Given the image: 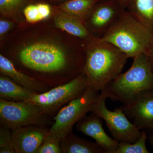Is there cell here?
Returning <instances> with one entry per match:
<instances>
[{"instance_id": "ac0fdd59", "label": "cell", "mask_w": 153, "mask_h": 153, "mask_svg": "<svg viewBox=\"0 0 153 153\" xmlns=\"http://www.w3.org/2000/svg\"><path fill=\"white\" fill-rule=\"evenodd\" d=\"M95 3L96 0H70L60 6V9L84 22Z\"/></svg>"}, {"instance_id": "5bb4252c", "label": "cell", "mask_w": 153, "mask_h": 153, "mask_svg": "<svg viewBox=\"0 0 153 153\" xmlns=\"http://www.w3.org/2000/svg\"><path fill=\"white\" fill-rule=\"evenodd\" d=\"M63 153H105L106 151L96 143L81 138L69 133L60 142Z\"/></svg>"}, {"instance_id": "277c9868", "label": "cell", "mask_w": 153, "mask_h": 153, "mask_svg": "<svg viewBox=\"0 0 153 153\" xmlns=\"http://www.w3.org/2000/svg\"><path fill=\"white\" fill-rule=\"evenodd\" d=\"M99 94L98 91L87 86L82 96L60 108L47 135L61 142L72 131L73 126L90 112L91 108Z\"/></svg>"}, {"instance_id": "9a60e30c", "label": "cell", "mask_w": 153, "mask_h": 153, "mask_svg": "<svg viewBox=\"0 0 153 153\" xmlns=\"http://www.w3.org/2000/svg\"><path fill=\"white\" fill-rule=\"evenodd\" d=\"M54 21L57 27L80 38H91L89 32L81 19L64 12L55 15Z\"/></svg>"}, {"instance_id": "ffe728a7", "label": "cell", "mask_w": 153, "mask_h": 153, "mask_svg": "<svg viewBox=\"0 0 153 153\" xmlns=\"http://www.w3.org/2000/svg\"><path fill=\"white\" fill-rule=\"evenodd\" d=\"M0 153H15L12 142L11 130L0 128Z\"/></svg>"}, {"instance_id": "52a82bcc", "label": "cell", "mask_w": 153, "mask_h": 153, "mask_svg": "<svg viewBox=\"0 0 153 153\" xmlns=\"http://www.w3.org/2000/svg\"><path fill=\"white\" fill-rule=\"evenodd\" d=\"M46 114L41 108L31 102L0 100V123L5 128L41 126L47 122Z\"/></svg>"}, {"instance_id": "cb8c5ba5", "label": "cell", "mask_w": 153, "mask_h": 153, "mask_svg": "<svg viewBox=\"0 0 153 153\" xmlns=\"http://www.w3.org/2000/svg\"><path fill=\"white\" fill-rule=\"evenodd\" d=\"M39 13L42 20L47 19L51 13L50 6L47 4H37Z\"/></svg>"}, {"instance_id": "d6986e66", "label": "cell", "mask_w": 153, "mask_h": 153, "mask_svg": "<svg viewBox=\"0 0 153 153\" xmlns=\"http://www.w3.org/2000/svg\"><path fill=\"white\" fill-rule=\"evenodd\" d=\"M147 140L146 132L142 131L139 139L135 143H119L117 149L113 153H149L146 146Z\"/></svg>"}, {"instance_id": "d4e9b609", "label": "cell", "mask_w": 153, "mask_h": 153, "mask_svg": "<svg viewBox=\"0 0 153 153\" xmlns=\"http://www.w3.org/2000/svg\"><path fill=\"white\" fill-rule=\"evenodd\" d=\"M11 24L7 21L1 20L0 21V35L3 36L8 31L11 27Z\"/></svg>"}, {"instance_id": "30bf717a", "label": "cell", "mask_w": 153, "mask_h": 153, "mask_svg": "<svg viewBox=\"0 0 153 153\" xmlns=\"http://www.w3.org/2000/svg\"><path fill=\"white\" fill-rule=\"evenodd\" d=\"M48 130L29 126L11 130L13 147L16 153H36Z\"/></svg>"}, {"instance_id": "7c38bea8", "label": "cell", "mask_w": 153, "mask_h": 153, "mask_svg": "<svg viewBox=\"0 0 153 153\" xmlns=\"http://www.w3.org/2000/svg\"><path fill=\"white\" fill-rule=\"evenodd\" d=\"M123 10L120 6L112 3L102 4L94 9L93 7L85 20L88 19L91 29L99 34L100 38Z\"/></svg>"}, {"instance_id": "44dd1931", "label": "cell", "mask_w": 153, "mask_h": 153, "mask_svg": "<svg viewBox=\"0 0 153 153\" xmlns=\"http://www.w3.org/2000/svg\"><path fill=\"white\" fill-rule=\"evenodd\" d=\"M60 142L52 137L46 136L36 153H61Z\"/></svg>"}, {"instance_id": "3957f363", "label": "cell", "mask_w": 153, "mask_h": 153, "mask_svg": "<svg viewBox=\"0 0 153 153\" xmlns=\"http://www.w3.org/2000/svg\"><path fill=\"white\" fill-rule=\"evenodd\" d=\"M153 88V68L149 57L142 54L133 58L128 70L121 73L105 87L108 98L123 104L133 100L146 91Z\"/></svg>"}, {"instance_id": "8fae6325", "label": "cell", "mask_w": 153, "mask_h": 153, "mask_svg": "<svg viewBox=\"0 0 153 153\" xmlns=\"http://www.w3.org/2000/svg\"><path fill=\"white\" fill-rule=\"evenodd\" d=\"M102 120L101 118L91 113L76 123V128L94 139L97 143L105 150V153H113L117 149L119 143L105 133L102 127Z\"/></svg>"}, {"instance_id": "4316f807", "label": "cell", "mask_w": 153, "mask_h": 153, "mask_svg": "<svg viewBox=\"0 0 153 153\" xmlns=\"http://www.w3.org/2000/svg\"><path fill=\"white\" fill-rule=\"evenodd\" d=\"M148 140L153 149V133L148 134Z\"/></svg>"}, {"instance_id": "6da1fadb", "label": "cell", "mask_w": 153, "mask_h": 153, "mask_svg": "<svg viewBox=\"0 0 153 153\" xmlns=\"http://www.w3.org/2000/svg\"><path fill=\"white\" fill-rule=\"evenodd\" d=\"M89 40L82 73L86 76L88 86L99 92L121 73L128 57L117 47L99 38Z\"/></svg>"}, {"instance_id": "484cf974", "label": "cell", "mask_w": 153, "mask_h": 153, "mask_svg": "<svg viewBox=\"0 0 153 153\" xmlns=\"http://www.w3.org/2000/svg\"><path fill=\"white\" fill-rule=\"evenodd\" d=\"M146 55L149 57L153 68V40Z\"/></svg>"}, {"instance_id": "e0dca14e", "label": "cell", "mask_w": 153, "mask_h": 153, "mask_svg": "<svg viewBox=\"0 0 153 153\" xmlns=\"http://www.w3.org/2000/svg\"><path fill=\"white\" fill-rule=\"evenodd\" d=\"M153 33V0H133L126 10Z\"/></svg>"}, {"instance_id": "ba28073f", "label": "cell", "mask_w": 153, "mask_h": 153, "mask_svg": "<svg viewBox=\"0 0 153 153\" xmlns=\"http://www.w3.org/2000/svg\"><path fill=\"white\" fill-rule=\"evenodd\" d=\"M20 58L28 68L45 72L58 71L66 63V57L62 49L53 44L43 42L23 49Z\"/></svg>"}, {"instance_id": "7a4b0ae2", "label": "cell", "mask_w": 153, "mask_h": 153, "mask_svg": "<svg viewBox=\"0 0 153 153\" xmlns=\"http://www.w3.org/2000/svg\"><path fill=\"white\" fill-rule=\"evenodd\" d=\"M99 38L133 59L140 54H146L152 42L153 33L131 14L123 10Z\"/></svg>"}, {"instance_id": "8992f818", "label": "cell", "mask_w": 153, "mask_h": 153, "mask_svg": "<svg viewBox=\"0 0 153 153\" xmlns=\"http://www.w3.org/2000/svg\"><path fill=\"white\" fill-rule=\"evenodd\" d=\"M87 86L86 76L82 73L66 84L49 91L33 94L27 102L38 105L46 114L51 113L82 96Z\"/></svg>"}, {"instance_id": "7402d4cb", "label": "cell", "mask_w": 153, "mask_h": 153, "mask_svg": "<svg viewBox=\"0 0 153 153\" xmlns=\"http://www.w3.org/2000/svg\"><path fill=\"white\" fill-rule=\"evenodd\" d=\"M26 19L30 23H35L42 20L37 5H30L25 8L24 11Z\"/></svg>"}, {"instance_id": "9c48e42d", "label": "cell", "mask_w": 153, "mask_h": 153, "mask_svg": "<svg viewBox=\"0 0 153 153\" xmlns=\"http://www.w3.org/2000/svg\"><path fill=\"white\" fill-rule=\"evenodd\" d=\"M120 107L128 119L141 131L153 133V88L144 91Z\"/></svg>"}, {"instance_id": "5b68a950", "label": "cell", "mask_w": 153, "mask_h": 153, "mask_svg": "<svg viewBox=\"0 0 153 153\" xmlns=\"http://www.w3.org/2000/svg\"><path fill=\"white\" fill-rule=\"evenodd\" d=\"M107 95L102 90L91 108L93 113L105 122L113 137L118 143H134L139 139L142 131L128 119L120 107L113 111L106 106Z\"/></svg>"}, {"instance_id": "2e32d148", "label": "cell", "mask_w": 153, "mask_h": 153, "mask_svg": "<svg viewBox=\"0 0 153 153\" xmlns=\"http://www.w3.org/2000/svg\"><path fill=\"white\" fill-rule=\"evenodd\" d=\"M33 92L3 74L0 77V97L8 101L27 102Z\"/></svg>"}, {"instance_id": "4fadbf2b", "label": "cell", "mask_w": 153, "mask_h": 153, "mask_svg": "<svg viewBox=\"0 0 153 153\" xmlns=\"http://www.w3.org/2000/svg\"><path fill=\"white\" fill-rule=\"evenodd\" d=\"M0 69L3 74L33 93H44L46 90V86L36 79L18 71L13 63L1 55H0Z\"/></svg>"}, {"instance_id": "603a6c76", "label": "cell", "mask_w": 153, "mask_h": 153, "mask_svg": "<svg viewBox=\"0 0 153 153\" xmlns=\"http://www.w3.org/2000/svg\"><path fill=\"white\" fill-rule=\"evenodd\" d=\"M25 0H0V10L2 13H8L18 8Z\"/></svg>"}]
</instances>
